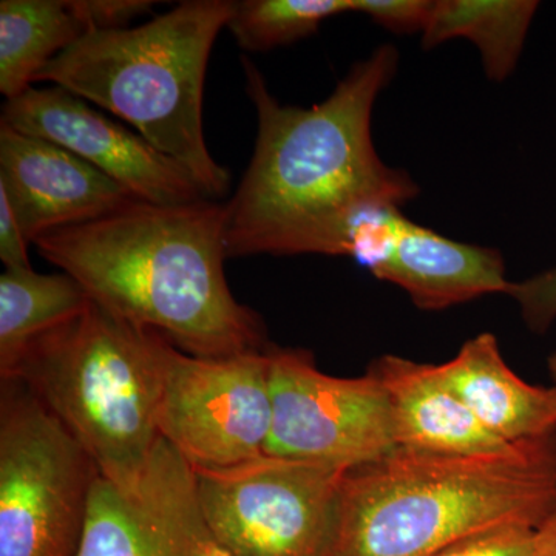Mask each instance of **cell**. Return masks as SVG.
I'll list each match as a JSON object with an SVG mask.
<instances>
[{
	"label": "cell",
	"instance_id": "cell-20",
	"mask_svg": "<svg viewBox=\"0 0 556 556\" xmlns=\"http://www.w3.org/2000/svg\"><path fill=\"white\" fill-rule=\"evenodd\" d=\"M507 295L518 303L530 331L544 334L556 321V266L521 281H510Z\"/></svg>",
	"mask_w": 556,
	"mask_h": 556
},
{
	"label": "cell",
	"instance_id": "cell-15",
	"mask_svg": "<svg viewBox=\"0 0 556 556\" xmlns=\"http://www.w3.org/2000/svg\"><path fill=\"white\" fill-rule=\"evenodd\" d=\"M439 368L479 422L501 441L510 444L556 431V388L519 378L492 332L467 340Z\"/></svg>",
	"mask_w": 556,
	"mask_h": 556
},
{
	"label": "cell",
	"instance_id": "cell-24",
	"mask_svg": "<svg viewBox=\"0 0 556 556\" xmlns=\"http://www.w3.org/2000/svg\"><path fill=\"white\" fill-rule=\"evenodd\" d=\"M0 258L5 269L31 268L28 243L5 193L0 192Z\"/></svg>",
	"mask_w": 556,
	"mask_h": 556
},
{
	"label": "cell",
	"instance_id": "cell-9",
	"mask_svg": "<svg viewBox=\"0 0 556 556\" xmlns=\"http://www.w3.org/2000/svg\"><path fill=\"white\" fill-rule=\"evenodd\" d=\"M273 428L266 453L351 468L396 448L390 402L379 379L325 375L298 348H269Z\"/></svg>",
	"mask_w": 556,
	"mask_h": 556
},
{
	"label": "cell",
	"instance_id": "cell-23",
	"mask_svg": "<svg viewBox=\"0 0 556 556\" xmlns=\"http://www.w3.org/2000/svg\"><path fill=\"white\" fill-rule=\"evenodd\" d=\"M87 31L129 28L130 22L148 14L155 2L150 0H70Z\"/></svg>",
	"mask_w": 556,
	"mask_h": 556
},
{
	"label": "cell",
	"instance_id": "cell-19",
	"mask_svg": "<svg viewBox=\"0 0 556 556\" xmlns=\"http://www.w3.org/2000/svg\"><path fill=\"white\" fill-rule=\"evenodd\" d=\"M351 7L353 0H243L236 2L228 28L241 49L273 50L308 38Z\"/></svg>",
	"mask_w": 556,
	"mask_h": 556
},
{
	"label": "cell",
	"instance_id": "cell-18",
	"mask_svg": "<svg viewBox=\"0 0 556 556\" xmlns=\"http://www.w3.org/2000/svg\"><path fill=\"white\" fill-rule=\"evenodd\" d=\"M538 10L536 0H434L422 43L433 49L450 39L470 40L486 78L503 83L517 68Z\"/></svg>",
	"mask_w": 556,
	"mask_h": 556
},
{
	"label": "cell",
	"instance_id": "cell-25",
	"mask_svg": "<svg viewBox=\"0 0 556 556\" xmlns=\"http://www.w3.org/2000/svg\"><path fill=\"white\" fill-rule=\"evenodd\" d=\"M533 556H556V510L535 529Z\"/></svg>",
	"mask_w": 556,
	"mask_h": 556
},
{
	"label": "cell",
	"instance_id": "cell-6",
	"mask_svg": "<svg viewBox=\"0 0 556 556\" xmlns=\"http://www.w3.org/2000/svg\"><path fill=\"white\" fill-rule=\"evenodd\" d=\"M98 479L31 391L0 379V556H78Z\"/></svg>",
	"mask_w": 556,
	"mask_h": 556
},
{
	"label": "cell",
	"instance_id": "cell-22",
	"mask_svg": "<svg viewBox=\"0 0 556 556\" xmlns=\"http://www.w3.org/2000/svg\"><path fill=\"white\" fill-rule=\"evenodd\" d=\"M434 0H353L351 11L371 17L380 27L394 33H424Z\"/></svg>",
	"mask_w": 556,
	"mask_h": 556
},
{
	"label": "cell",
	"instance_id": "cell-13",
	"mask_svg": "<svg viewBox=\"0 0 556 556\" xmlns=\"http://www.w3.org/2000/svg\"><path fill=\"white\" fill-rule=\"evenodd\" d=\"M0 192L5 193L28 244L142 201L70 150L3 123Z\"/></svg>",
	"mask_w": 556,
	"mask_h": 556
},
{
	"label": "cell",
	"instance_id": "cell-16",
	"mask_svg": "<svg viewBox=\"0 0 556 556\" xmlns=\"http://www.w3.org/2000/svg\"><path fill=\"white\" fill-rule=\"evenodd\" d=\"M90 298L68 274L11 268L0 276V378H7L28 348L79 317Z\"/></svg>",
	"mask_w": 556,
	"mask_h": 556
},
{
	"label": "cell",
	"instance_id": "cell-7",
	"mask_svg": "<svg viewBox=\"0 0 556 556\" xmlns=\"http://www.w3.org/2000/svg\"><path fill=\"white\" fill-rule=\"evenodd\" d=\"M346 470L266 455L193 470L212 535L232 556H324Z\"/></svg>",
	"mask_w": 556,
	"mask_h": 556
},
{
	"label": "cell",
	"instance_id": "cell-2",
	"mask_svg": "<svg viewBox=\"0 0 556 556\" xmlns=\"http://www.w3.org/2000/svg\"><path fill=\"white\" fill-rule=\"evenodd\" d=\"M228 208L215 200L131 206L47 233L39 255L68 274L91 302L159 332L182 353L229 357L266 351V327L233 298L225 274Z\"/></svg>",
	"mask_w": 556,
	"mask_h": 556
},
{
	"label": "cell",
	"instance_id": "cell-26",
	"mask_svg": "<svg viewBox=\"0 0 556 556\" xmlns=\"http://www.w3.org/2000/svg\"><path fill=\"white\" fill-rule=\"evenodd\" d=\"M548 372H551V378L554 380V387L556 388V351L551 354L547 361Z\"/></svg>",
	"mask_w": 556,
	"mask_h": 556
},
{
	"label": "cell",
	"instance_id": "cell-5",
	"mask_svg": "<svg viewBox=\"0 0 556 556\" xmlns=\"http://www.w3.org/2000/svg\"><path fill=\"white\" fill-rule=\"evenodd\" d=\"M169 342L97 303L28 348L20 379L123 492L141 481L160 442ZM0 378V379H7Z\"/></svg>",
	"mask_w": 556,
	"mask_h": 556
},
{
	"label": "cell",
	"instance_id": "cell-21",
	"mask_svg": "<svg viewBox=\"0 0 556 556\" xmlns=\"http://www.w3.org/2000/svg\"><path fill=\"white\" fill-rule=\"evenodd\" d=\"M535 529L506 526L459 541L434 556H533Z\"/></svg>",
	"mask_w": 556,
	"mask_h": 556
},
{
	"label": "cell",
	"instance_id": "cell-4",
	"mask_svg": "<svg viewBox=\"0 0 556 556\" xmlns=\"http://www.w3.org/2000/svg\"><path fill=\"white\" fill-rule=\"evenodd\" d=\"M233 11L229 0H188L138 27L89 33L35 83H53L126 121L217 201L228 193L230 174L204 138V79Z\"/></svg>",
	"mask_w": 556,
	"mask_h": 556
},
{
	"label": "cell",
	"instance_id": "cell-3",
	"mask_svg": "<svg viewBox=\"0 0 556 556\" xmlns=\"http://www.w3.org/2000/svg\"><path fill=\"white\" fill-rule=\"evenodd\" d=\"M555 510L556 431L477 455L394 448L343 475L324 556H434Z\"/></svg>",
	"mask_w": 556,
	"mask_h": 556
},
{
	"label": "cell",
	"instance_id": "cell-10",
	"mask_svg": "<svg viewBox=\"0 0 556 556\" xmlns=\"http://www.w3.org/2000/svg\"><path fill=\"white\" fill-rule=\"evenodd\" d=\"M78 556L232 555L207 527L192 468L161 438L130 492L98 479Z\"/></svg>",
	"mask_w": 556,
	"mask_h": 556
},
{
	"label": "cell",
	"instance_id": "cell-1",
	"mask_svg": "<svg viewBox=\"0 0 556 556\" xmlns=\"http://www.w3.org/2000/svg\"><path fill=\"white\" fill-rule=\"evenodd\" d=\"M257 112L254 155L228 208V257L342 255L365 217L401 208L419 188L380 159L372 110L397 72L393 46L379 47L320 104H280L254 62L241 60Z\"/></svg>",
	"mask_w": 556,
	"mask_h": 556
},
{
	"label": "cell",
	"instance_id": "cell-14",
	"mask_svg": "<svg viewBox=\"0 0 556 556\" xmlns=\"http://www.w3.org/2000/svg\"><path fill=\"white\" fill-rule=\"evenodd\" d=\"M386 390L396 448L477 455L507 447L457 396L439 365L380 356L369 365Z\"/></svg>",
	"mask_w": 556,
	"mask_h": 556
},
{
	"label": "cell",
	"instance_id": "cell-12",
	"mask_svg": "<svg viewBox=\"0 0 556 556\" xmlns=\"http://www.w3.org/2000/svg\"><path fill=\"white\" fill-rule=\"evenodd\" d=\"M348 257L378 280L404 289L424 311L507 294L510 287L500 251L447 239L409 222L401 208H383L362 219L351 233Z\"/></svg>",
	"mask_w": 556,
	"mask_h": 556
},
{
	"label": "cell",
	"instance_id": "cell-17",
	"mask_svg": "<svg viewBox=\"0 0 556 556\" xmlns=\"http://www.w3.org/2000/svg\"><path fill=\"white\" fill-rule=\"evenodd\" d=\"M86 35L70 0H2L0 91L7 101L31 89L36 76Z\"/></svg>",
	"mask_w": 556,
	"mask_h": 556
},
{
	"label": "cell",
	"instance_id": "cell-8",
	"mask_svg": "<svg viewBox=\"0 0 556 556\" xmlns=\"http://www.w3.org/2000/svg\"><path fill=\"white\" fill-rule=\"evenodd\" d=\"M269 348L197 357L167 346L160 437L192 470L239 466L266 455L273 428Z\"/></svg>",
	"mask_w": 556,
	"mask_h": 556
},
{
	"label": "cell",
	"instance_id": "cell-11",
	"mask_svg": "<svg viewBox=\"0 0 556 556\" xmlns=\"http://www.w3.org/2000/svg\"><path fill=\"white\" fill-rule=\"evenodd\" d=\"M0 123L70 150L146 203L207 200L177 161L62 87H31L7 101Z\"/></svg>",
	"mask_w": 556,
	"mask_h": 556
}]
</instances>
